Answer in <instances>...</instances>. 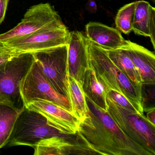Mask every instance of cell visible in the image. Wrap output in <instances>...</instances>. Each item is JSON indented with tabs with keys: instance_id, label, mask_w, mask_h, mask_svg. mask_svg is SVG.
Here are the masks:
<instances>
[{
	"instance_id": "1",
	"label": "cell",
	"mask_w": 155,
	"mask_h": 155,
	"mask_svg": "<svg viewBox=\"0 0 155 155\" xmlns=\"http://www.w3.org/2000/svg\"><path fill=\"white\" fill-rule=\"evenodd\" d=\"M86 99L87 116L77 134L97 155H152L124 134L107 111Z\"/></svg>"
},
{
	"instance_id": "2",
	"label": "cell",
	"mask_w": 155,
	"mask_h": 155,
	"mask_svg": "<svg viewBox=\"0 0 155 155\" xmlns=\"http://www.w3.org/2000/svg\"><path fill=\"white\" fill-rule=\"evenodd\" d=\"M90 68L108 87L126 97L140 114H144L141 87L133 84L112 62L106 50L87 39Z\"/></svg>"
},
{
	"instance_id": "3",
	"label": "cell",
	"mask_w": 155,
	"mask_h": 155,
	"mask_svg": "<svg viewBox=\"0 0 155 155\" xmlns=\"http://www.w3.org/2000/svg\"><path fill=\"white\" fill-rule=\"evenodd\" d=\"M108 114L130 138L155 155V125L144 114L128 110L107 97Z\"/></svg>"
},
{
	"instance_id": "4",
	"label": "cell",
	"mask_w": 155,
	"mask_h": 155,
	"mask_svg": "<svg viewBox=\"0 0 155 155\" xmlns=\"http://www.w3.org/2000/svg\"><path fill=\"white\" fill-rule=\"evenodd\" d=\"M50 125L41 113L25 107L19 116L7 146L34 147L40 141L53 137H69Z\"/></svg>"
},
{
	"instance_id": "5",
	"label": "cell",
	"mask_w": 155,
	"mask_h": 155,
	"mask_svg": "<svg viewBox=\"0 0 155 155\" xmlns=\"http://www.w3.org/2000/svg\"><path fill=\"white\" fill-rule=\"evenodd\" d=\"M35 61L33 53H20L0 65V102L10 104L18 109L24 108L20 82Z\"/></svg>"
},
{
	"instance_id": "6",
	"label": "cell",
	"mask_w": 155,
	"mask_h": 155,
	"mask_svg": "<svg viewBox=\"0 0 155 155\" xmlns=\"http://www.w3.org/2000/svg\"><path fill=\"white\" fill-rule=\"evenodd\" d=\"M70 36V31L60 19L31 34L2 43L19 53H33L67 45Z\"/></svg>"
},
{
	"instance_id": "7",
	"label": "cell",
	"mask_w": 155,
	"mask_h": 155,
	"mask_svg": "<svg viewBox=\"0 0 155 155\" xmlns=\"http://www.w3.org/2000/svg\"><path fill=\"white\" fill-rule=\"evenodd\" d=\"M19 88L25 106L33 101L42 100L54 102L71 112L68 98L51 87L36 61L21 81Z\"/></svg>"
},
{
	"instance_id": "8",
	"label": "cell",
	"mask_w": 155,
	"mask_h": 155,
	"mask_svg": "<svg viewBox=\"0 0 155 155\" xmlns=\"http://www.w3.org/2000/svg\"><path fill=\"white\" fill-rule=\"evenodd\" d=\"M68 51L67 44L33 53L35 61L51 87L67 97Z\"/></svg>"
},
{
	"instance_id": "9",
	"label": "cell",
	"mask_w": 155,
	"mask_h": 155,
	"mask_svg": "<svg viewBox=\"0 0 155 155\" xmlns=\"http://www.w3.org/2000/svg\"><path fill=\"white\" fill-rule=\"evenodd\" d=\"M58 12L49 3H41L30 8L23 19L14 28L0 34V41L31 34L47 27L55 21L60 19Z\"/></svg>"
},
{
	"instance_id": "10",
	"label": "cell",
	"mask_w": 155,
	"mask_h": 155,
	"mask_svg": "<svg viewBox=\"0 0 155 155\" xmlns=\"http://www.w3.org/2000/svg\"><path fill=\"white\" fill-rule=\"evenodd\" d=\"M25 107L42 114L51 126L68 135H75L79 128L81 120L70 111L48 101L36 100Z\"/></svg>"
},
{
	"instance_id": "11",
	"label": "cell",
	"mask_w": 155,
	"mask_h": 155,
	"mask_svg": "<svg viewBox=\"0 0 155 155\" xmlns=\"http://www.w3.org/2000/svg\"><path fill=\"white\" fill-rule=\"evenodd\" d=\"M33 148L34 155H97L77 134L69 137L48 138Z\"/></svg>"
},
{
	"instance_id": "12",
	"label": "cell",
	"mask_w": 155,
	"mask_h": 155,
	"mask_svg": "<svg viewBox=\"0 0 155 155\" xmlns=\"http://www.w3.org/2000/svg\"><path fill=\"white\" fill-rule=\"evenodd\" d=\"M87 38L81 32H70L68 44V75L82 85L85 73L89 68Z\"/></svg>"
},
{
	"instance_id": "13",
	"label": "cell",
	"mask_w": 155,
	"mask_h": 155,
	"mask_svg": "<svg viewBox=\"0 0 155 155\" xmlns=\"http://www.w3.org/2000/svg\"><path fill=\"white\" fill-rule=\"evenodd\" d=\"M139 72L142 85H155V56L152 51L137 43L127 40L122 48Z\"/></svg>"
},
{
	"instance_id": "14",
	"label": "cell",
	"mask_w": 155,
	"mask_h": 155,
	"mask_svg": "<svg viewBox=\"0 0 155 155\" xmlns=\"http://www.w3.org/2000/svg\"><path fill=\"white\" fill-rule=\"evenodd\" d=\"M86 37L107 51L122 48L127 45L117 29L99 22H90L86 25Z\"/></svg>"
},
{
	"instance_id": "15",
	"label": "cell",
	"mask_w": 155,
	"mask_h": 155,
	"mask_svg": "<svg viewBox=\"0 0 155 155\" xmlns=\"http://www.w3.org/2000/svg\"><path fill=\"white\" fill-rule=\"evenodd\" d=\"M86 97L97 107L107 111V97L110 90L98 78L91 68L85 73L82 84Z\"/></svg>"
},
{
	"instance_id": "16",
	"label": "cell",
	"mask_w": 155,
	"mask_h": 155,
	"mask_svg": "<svg viewBox=\"0 0 155 155\" xmlns=\"http://www.w3.org/2000/svg\"><path fill=\"white\" fill-rule=\"evenodd\" d=\"M66 88L71 112L81 122L87 116L88 109L82 85L74 78L68 75Z\"/></svg>"
},
{
	"instance_id": "17",
	"label": "cell",
	"mask_w": 155,
	"mask_h": 155,
	"mask_svg": "<svg viewBox=\"0 0 155 155\" xmlns=\"http://www.w3.org/2000/svg\"><path fill=\"white\" fill-rule=\"evenodd\" d=\"M23 110L0 102V149L7 146L16 121Z\"/></svg>"
},
{
	"instance_id": "18",
	"label": "cell",
	"mask_w": 155,
	"mask_h": 155,
	"mask_svg": "<svg viewBox=\"0 0 155 155\" xmlns=\"http://www.w3.org/2000/svg\"><path fill=\"white\" fill-rule=\"evenodd\" d=\"M107 51L110 58L121 72L136 86L142 87L139 72L127 54L121 49Z\"/></svg>"
},
{
	"instance_id": "19",
	"label": "cell",
	"mask_w": 155,
	"mask_h": 155,
	"mask_svg": "<svg viewBox=\"0 0 155 155\" xmlns=\"http://www.w3.org/2000/svg\"><path fill=\"white\" fill-rule=\"evenodd\" d=\"M155 8L147 2H136L132 25V31L135 34L149 37V25L151 16Z\"/></svg>"
},
{
	"instance_id": "20",
	"label": "cell",
	"mask_w": 155,
	"mask_h": 155,
	"mask_svg": "<svg viewBox=\"0 0 155 155\" xmlns=\"http://www.w3.org/2000/svg\"><path fill=\"white\" fill-rule=\"evenodd\" d=\"M136 5L135 2L124 5L119 10L115 18L117 29L126 35L132 31Z\"/></svg>"
},
{
	"instance_id": "21",
	"label": "cell",
	"mask_w": 155,
	"mask_h": 155,
	"mask_svg": "<svg viewBox=\"0 0 155 155\" xmlns=\"http://www.w3.org/2000/svg\"><path fill=\"white\" fill-rule=\"evenodd\" d=\"M107 97H108L113 102L120 107L128 110L139 113L133 104L126 97L117 91L113 90L109 91L108 92Z\"/></svg>"
},
{
	"instance_id": "22",
	"label": "cell",
	"mask_w": 155,
	"mask_h": 155,
	"mask_svg": "<svg viewBox=\"0 0 155 155\" xmlns=\"http://www.w3.org/2000/svg\"><path fill=\"white\" fill-rule=\"evenodd\" d=\"M18 53H20L8 48L2 42L0 41V65L5 63Z\"/></svg>"
},
{
	"instance_id": "23",
	"label": "cell",
	"mask_w": 155,
	"mask_h": 155,
	"mask_svg": "<svg viewBox=\"0 0 155 155\" xmlns=\"http://www.w3.org/2000/svg\"><path fill=\"white\" fill-rule=\"evenodd\" d=\"M10 0H0V24L5 19Z\"/></svg>"
},
{
	"instance_id": "24",
	"label": "cell",
	"mask_w": 155,
	"mask_h": 155,
	"mask_svg": "<svg viewBox=\"0 0 155 155\" xmlns=\"http://www.w3.org/2000/svg\"><path fill=\"white\" fill-rule=\"evenodd\" d=\"M86 7V9L90 13H95L97 11V6L94 0H88Z\"/></svg>"
},
{
	"instance_id": "25",
	"label": "cell",
	"mask_w": 155,
	"mask_h": 155,
	"mask_svg": "<svg viewBox=\"0 0 155 155\" xmlns=\"http://www.w3.org/2000/svg\"><path fill=\"white\" fill-rule=\"evenodd\" d=\"M147 119L153 125H155V108L151 110H149L147 112Z\"/></svg>"
},
{
	"instance_id": "26",
	"label": "cell",
	"mask_w": 155,
	"mask_h": 155,
	"mask_svg": "<svg viewBox=\"0 0 155 155\" xmlns=\"http://www.w3.org/2000/svg\"><path fill=\"white\" fill-rule=\"evenodd\" d=\"M153 1L155 2V0H153Z\"/></svg>"
}]
</instances>
